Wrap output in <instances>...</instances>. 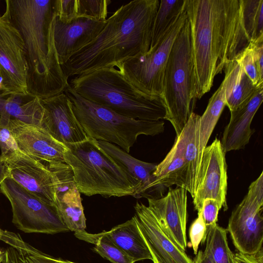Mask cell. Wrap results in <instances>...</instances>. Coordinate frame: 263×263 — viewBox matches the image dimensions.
I'll return each instance as SVG.
<instances>
[{"label": "cell", "mask_w": 263, "mask_h": 263, "mask_svg": "<svg viewBox=\"0 0 263 263\" xmlns=\"http://www.w3.org/2000/svg\"><path fill=\"white\" fill-rule=\"evenodd\" d=\"M233 262L263 263L262 249L257 253L252 255L245 254L240 252L236 253L234 254Z\"/></svg>", "instance_id": "cell-39"}, {"label": "cell", "mask_w": 263, "mask_h": 263, "mask_svg": "<svg viewBox=\"0 0 263 263\" xmlns=\"http://www.w3.org/2000/svg\"><path fill=\"white\" fill-rule=\"evenodd\" d=\"M200 116L193 112L176 139L178 141L186 165L185 190L194 198L198 181L201 160L198 149V127Z\"/></svg>", "instance_id": "cell-21"}, {"label": "cell", "mask_w": 263, "mask_h": 263, "mask_svg": "<svg viewBox=\"0 0 263 263\" xmlns=\"http://www.w3.org/2000/svg\"><path fill=\"white\" fill-rule=\"evenodd\" d=\"M0 240L9 245L2 263H76L55 258L40 251L18 234L0 228Z\"/></svg>", "instance_id": "cell-25"}, {"label": "cell", "mask_w": 263, "mask_h": 263, "mask_svg": "<svg viewBox=\"0 0 263 263\" xmlns=\"http://www.w3.org/2000/svg\"><path fill=\"white\" fill-rule=\"evenodd\" d=\"M196 84L187 17L172 47L165 70L161 100L164 119L178 137L193 112Z\"/></svg>", "instance_id": "cell-7"}, {"label": "cell", "mask_w": 263, "mask_h": 263, "mask_svg": "<svg viewBox=\"0 0 263 263\" xmlns=\"http://www.w3.org/2000/svg\"><path fill=\"white\" fill-rule=\"evenodd\" d=\"M194 263H214L210 255L206 251H198L193 260Z\"/></svg>", "instance_id": "cell-40"}, {"label": "cell", "mask_w": 263, "mask_h": 263, "mask_svg": "<svg viewBox=\"0 0 263 263\" xmlns=\"http://www.w3.org/2000/svg\"><path fill=\"white\" fill-rule=\"evenodd\" d=\"M5 160L9 177L40 199L55 205L58 180L46 163L21 151Z\"/></svg>", "instance_id": "cell-13"}, {"label": "cell", "mask_w": 263, "mask_h": 263, "mask_svg": "<svg viewBox=\"0 0 263 263\" xmlns=\"http://www.w3.org/2000/svg\"><path fill=\"white\" fill-rule=\"evenodd\" d=\"M224 72V78L219 88L209 100V103L202 116H200L198 127V149L200 158L209 141L210 137L226 105V91L229 75Z\"/></svg>", "instance_id": "cell-28"}, {"label": "cell", "mask_w": 263, "mask_h": 263, "mask_svg": "<svg viewBox=\"0 0 263 263\" xmlns=\"http://www.w3.org/2000/svg\"><path fill=\"white\" fill-rule=\"evenodd\" d=\"M103 232L134 262L145 259L153 261L152 254L134 216L110 231Z\"/></svg>", "instance_id": "cell-24"}, {"label": "cell", "mask_w": 263, "mask_h": 263, "mask_svg": "<svg viewBox=\"0 0 263 263\" xmlns=\"http://www.w3.org/2000/svg\"><path fill=\"white\" fill-rule=\"evenodd\" d=\"M81 97L136 120L164 119L160 98H152L137 89L116 67H105L77 76L69 83Z\"/></svg>", "instance_id": "cell-5"}, {"label": "cell", "mask_w": 263, "mask_h": 263, "mask_svg": "<svg viewBox=\"0 0 263 263\" xmlns=\"http://www.w3.org/2000/svg\"><path fill=\"white\" fill-rule=\"evenodd\" d=\"M98 142L106 153L123 166L140 183V187L136 198H152V194L157 193L152 187V183L153 174L157 164L138 160L114 144L102 141Z\"/></svg>", "instance_id": "cell-22"}, {"label": "cell", "mask_w": 263, "mask_h": 263, "mask_svg": "<svg viewBox=\"0 0 263 263\" xmlns=\"http://www.w3.org/2000/svg\"><path fill=\"white\" fill-rule=\"evenodd\" d=\"M187 18L185 4L160 42L153 49L124 62L118 68L140 92L152 98H160L164 72L172 47Z\"/></svg>", "instance_id": "cell-8"}, {"label": "cell", "mask_w": 263, "mask_h": 263, "mask_svg": "<svg viewBox=\"0 0 263 263\" xmlns=\"http://www.w3.org/2000/svg\"><path fill=\"white\" fill-rule=\"evenodd\" d=\"M243 28L250 43L263 39V0H239Z\"/></svg>", "instance_id": "cell-30"}, {"label": "cell", "mask_w": 263, "mask_h": 263, "mask_svg": "<svg viewBox=\"0 0 263 263\" xmlns=\"http://www.w3.org/2000/svg\"><path fill=\"white\" fill-rule=\"evenodd\" d=\"M236 59L253 84L263 87V39L250 43Z\"/></svg>", "instance_id": "cell-31"}, {"label": "cell", "mask_w": 263, "mask_h": 263, "mask_svg": "<svg viewBox=\"0 0 263 263\" xmlns=\"http://www.w3.org/2000/svg\"><path fill=\"white\" fill-rule=\"evenodd\" d=\"M185 0H161L152 29L149 50L160 42L184 6Z\"/></svg>", "instance_id": "cell-29"}, {"label": "cell", "mask_w": 263, "mask_h": 263, "mask_svg": "<svg viewBox=\"0 0 263 263\" xmlns=\"http://www.w3.org/2000/svg\"><path fill=\"white\" fill-rule=\"evenodd\" d=\"M221 209L219 203L215 199L207 198L203 200L200 212L206 228L217 224Z\"/></svg>", "instance_id": "cell-38"}, {"label": "cell", "mask_w": 263, "mask_h": 263, "mask_svg": "<svg viewBox=\"0 0 263 263\" xmlns=\"http://www.w3.org/2000/svg\"><path fill=\"white\" fill-rule=\"evenodd\" d=\"M153 177L152 187L160 198L163 196V191L165 188L173 185L185 189L186 165L176 139L164 159L157 164Z\"/></svg>", "instance_id": "cell-23"}, {"label": "cell", "mask_w": 263, "mask_h": 263, "mask_svg": "<svg viewBox=\"0 0 263 263\" xmlns=\"http://www.w3.org/2000/svg\"><path fill=\"white\" fill-rule=\"evenodd\" d=\"M74 234L77 238L94 244L93 250L112 263H135L104 232L92 234L84 231Z\"/></svg>", "instance_id": "cell-33"}, {"label": "cell", "mask_w": 263, "mask_h": 263, "mask_svg": "<svg viewBox=\"0 0 263 263\" xmlns=\"http://www.w3.org/2000/svg\"><path fill=\"white\" fill-rule=\"evenodd\" d=\"M8 96H5L3 93V89L1 83V79L0 78V113L4 107V104Z\"/></svg>", "instance_id": "cell-42"}, {"label": "cell", "mask_w": 263, "mask_h": 263, "mask_svg": "<svg viewBox=\"0 0 263 263\" xmlns=\"http://www.w3.org/2000/svg\"><path fill=\"white\" fill-rule=\"evenodd\" d=\"M47 165L58 179L55 206L63 222L69 231H85L86 218L80 193L74 183L70 166L65 162Z\"/></svg>", "instance_id": "cell-17"}, {"label": "cell", "mask_w": 263, "mask_h": 263, "mask_svg": "<svg viewBox=\"0 0 263 263\" xmlns=\"http://www.w3.org/2000/svg\"><path fill=\"white\" fill-rule=\"evenodd\" d=\"M263 172L250 185L242 200L233 210L227 231L242 254L252 255L262 249Z\"/></svg>", "instance_id": "cell-10"}, {"label": "cell", "mask_w": 263, "mask_h": 263, "mask_svg": "<svg viewBox=\"0 0 263 263\" xmlns=\"http://www.w3.org/2000/svg\"><path fill=\"white\" fill-rule=\"evenodd\" d=\"M109 0H77V17H86L98 21L106 20Z\"/></svg>", "instance_id": "cell-34"}, {"label": "cell", "mask_w": 263, "mask_h": 263, "mask_svg": "<svg viewBox=\"0 0 263 263\" xmlns=\"http://www.w3.org/2000/svg\"><path fill=\"white\" fill-rule=\"evenodd\" d=\"M187 191L177 187H169L166 195L147 198L148 206L177 244L185 251L187 242Z\"/></svg>", "instance_id": "cell-19"}, {"label": "cell", "mask_w": 263, "mask_h": 263, "mask_svg": "<svg viewBox=\"0 0 263 263\" xmlns=\"http://www.w3.org/2000/svg\"><path fill=\"white\" fill-rule=\"evenodd\" d=\"M8 176L9 171L6 161L0 155V193H1V185Z\"/></svg>", "instance_id": "cell-41"}, {"label": "cell", "mask_w": 263, "mask_h": 263, "mask_svg": "<svg viewBox=\"0 0 263 263\" xmlns=\"http://www.w3.org/2000/svg\"><path fill=\"white\" fill-rule=\"evenodd\" d=\"M8 127L23 153L45 163L65 162L67 146L42 127L10 119Z\"/></svg>", "instance_id": "cell-15"}, {"label": "cell", "mask_w": 263, "mask_h": 263, "mask_svg": "<svg viewBox=\"0 0 263 263\" xmlns=\"http://www.w3.org/2000/svg\"><path fill=\"white\" fill-rule=\"evenodd\" d=\"M8 122L0 120V155L4 160L20 151L8 127Z\"/></svg>", "instance_id": "cell-35"}, {"label": "cell", "mask_w": 263, "mask_h": 263, "mask_svg": "<svg viewBox=\"0 0 263 263\" xmlns=\"http://www.w3.org/2000/svg\"><path fill=\"white\" fill-rule=\"evenodd\" d=\"M224 70L229 75L226 101V106L231 111L246 102L261 88H257L253 84L237 59L227 64Z\"/></svg>", "instance_id": "cell-27"}, {"label": "cell", "mask_w": 263, "mask_h": 263, "mask_svg": "<svg viewBox=\"0 0 263 263\" xmlns=\"http://www.w3.org/2000/svg\"><path fill=\"white\" fill-rule=\"evenodd\" d=\"M134 208V217L154 263H194L148 205L137 202Z\"/></svg>", "instance_id": "cell-14"}, {"label": "cell", "mask_w": 263, "mask_h": 263, "mask_svg": "<svg viewBox=\"0 0 263 263\" xmlns=\"http://www.w3.org/2000/svg\"><path fill=\"white\" fill-rule=\"evenodd\" d=\"M65 145V162L72 171L80 193L87 196L136 197L140 183L106 153L97 140L87 137Z\"/></svg>", "instance_id": "cell-4"}, {"label": "cell", "mask_w": 263, "mask_h": 263, "mask_svg": "<svg viewBox=\"0 0 263 263\" xmlns=\"http://www.w3.org/2000/svg\"><path fill=\"white\" fill-rule=\"evenodd\" d=\"M41 102L45 109L42 127L55 139L65 145L87 138L74 115L70 100L64 92L41 99Z\"/></svg>", "instance_id": "cell-16"}, {"label": "cell", "mask_w": 263, "mask_h": 263, "mask_svg": "<svg viewBox=\"0 0 263 263\" xmlns=\"http://www.w3.org/2000/svg\"><path fill=\"white\" fill-rule=\"evenodd\" d=\"M5 2L24 44L28 93L44 99L64 92L69 83L54 42V0Z\"/></svg>", "instance_id": "cell-3"}, {"label": "cell", "mask_w": 263, "mask_h": 263, "mask_svg": "<svg viewBox=\"0 0 263 263\" xmlns=\"http://www.w3.org/2000/svg\"><path fill=\"white\" fill-rule=\"evenodd\" d=\"M76 4L77 0H54L56 17L65 23L77 18Z\"/></svg>", "instance_id": "cell-37"}, {"label": "cell", "mask_w": 263, "mask_h": 263, "mask_svg": "<svg viewBox=\"0 0 263 263\" xmlns=\"http://www.w3.org/2000/svg\"><path fill=\"white\" fill-rule=\"evenodd\" d=\"M159 2L134 0L120 7L106 19L100 33L61 66L66 78L118 68L128 59L146 53Z\"/></svg>", "instance_id": "cell-2"}, {"label": "cell", "mask_w": 263, "mask_h": 263, "mask_svg": "<svg viewBox=\"0 0 263 263\" xmlns=\"http://www.w3.org/2000/svg\"><path fill=\"white\" fill-rule=\"evenodd\" d=\"M196 84V99L249 44L239 0H185Z\"/></svg>", "instance_id": "cell-1"}, {"label": "cell", "mask_w": 263, "mask_h": 263, "mask_svg": "<svg viewBox=\"0 0 263 263\" xmlns=\"http://www.w3.org/2000/svg\"><path fill=\"white\" fill-rule=\"evenodd\" d=\"M262 100L263 88H261L246 102L230 111V121L220 141L225 153L242 149L249 143L254 132L251 128V124Z\"/></svg>", "instance_id": "cell-20"}, {"label": "cell", "mask_w": 263, "mask_h": 263, "mask_svg": "<svg viewBox=\"0 0 263 263\" xmlns=\"http://www.w3.org/2000/svg\"><path fill=\"white\" fill-rule=\"evenodd\" d=\"M3 110L9 119L41 127L45 116L41 99L29 93L8 96Z\"/></svg>", "instance_id": "cell-26"}, {"label": "cell", "mask_w": 263, "mask_h": 263, "mask_svg": "<svg viewBox=\"0 0 263 263\" xmlns=\"http://www.w3.org/2000/svg\"><path fill=\"white\" fill-rule=\"evenodd\" d=\"M106 20L98 21L79 17L65 23L55 16L53 37L60 64H65L77 52L92 41L102 31Z\"/></svg>", "instance_id": "cell-18"}, {"label": "cell", "mask_w": 263, "mask_h": 263, "mask_svg": "<svg viewBox=\"0 0 263 263\" xmlns=\"http://www.w3.org/2000/svg\"><path fill=\"white\" fill-rule=\"evenodd\" d=\"M64 92L88 137L114 144L128 153L139 136H154L164 130L162 120H140L121 115L81 97L69 85Z\"/></svg>", "instance_id": "cell-6"}, {"label": "cell", "mask_w": 263, "mask_h": 263, "mask_svg": "<svg viewBox=\"0 0 263 263\" xmlns=\"http://www.w3.org/2000/svg\"><path fill=\"white\" fill-rule=\"evenodd\" d=\"M206 226L202 218L201 212L198 213V216L192 223L189 235L191 243L195 255L198 252L199 245L204 242L206 235Z\"/></svg>", "instance_id": "cell-36"}, {"label": "cell", "mask_w": 263, "mask_h": 263, "mask_svg": "<svg viewBox=\"0 0 263 263\" xmlns=\"http://www.w3.org/2000/svg\"><path fill=\"white\" fill-rule=\"evenodd\" d=\"M27 74L24 42L11 22L6 4L5 11L0 15V78L3 95L27 94Z\"/></svg>", "instance_id": "cell-11"}, {"label": "cell", "mask_w": 263, "mask_h": 263, "mask_svg": "<svg viewBox=\"0 0 263 263\" xmlns=\"http://www.w3.org/2000/svg\"><path fill=\"white\" fill-rule=\"evenodd\" d=\"M226 153L220 140L215 138L203 152L195 194L193 198L195 209L200 212L203 200H216L224 211L228 209L227 164Z\"/></svg>", "instance_id": "cell-12"}, {"label": "cell", "mask_w": 263, "mask_h": 263, "mask_svg": "<svg viewBox=\"0 0 263 263\" xmlns=\"http://www.w3.org/2000/svg\"><path fill=\"white\" fill-rule=\"evenodd\" d=\"M5 251L0 248V263H2L4 257Z\"/></svg>", "instance_id": "cell-43"}, {"label": "cell", "mask_w": 263, "mask_h": 263, "mask_svg": "<svg viewBox=\"0 0 263 263\" xmlns=\"http://www.w3.org/2000/svg\"><path fill=\"white\" fill-rule=\"evenodd\" d=\"M227 234V230L217 223L207 228L204 251L214 263H234V254L229 247Z\"/></svg>", "instance_id": "cell-32"}, {"label": "cell", "mask_w": 263, "mask_h": 263, "mask_svg": "<svg viewBox=\"0 0 263 263\" xmlns=\"http://www.w3.org/2000/svg\"><path fill=\"white\" fill-rule=\"evenodd\" d=\"M1 193L10 202L12 223L22 232L54 234L69 231L55 205L40 199L10 177L3 182Z\"/></svg>", "instance_id": "cell-9"}]
</instances>
